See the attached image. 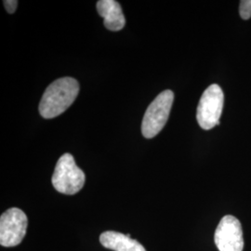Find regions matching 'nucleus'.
I'll use <instances>...</instances> for the list:
<instances>
[{
  "label": "nucleus",
  "mask_w": 251,
  "mask_h": 251,
  "mask_svg": "<svg viewBox=\"0 0 251 251\" xmlns=\"http://www.w3.org/2000/svg\"><path fill=\"white\" fill-rule=\"evenodd\" d=\"M79 92V84L73 77L59 78L45 90L39 103L41 117L50 119L59 117L71 106Z\"/></svg>",
  "instance_id": "f257e3e1"
},
{
  "label": "nucleus",
  "mask_w": 251,
  "mask_h": 251,
  "mask_svg": "<svg viewBox=\"0 0 251 251\" xmlns=\"http://www.w3.org/2000/svg\"><path fill=\"white\" fill-rule=\"evenodd\" d=\"M86 176L76 166L71 153H64L57 162L51 182L54 188L64 195H75L83 188Z\"/></svg>",
  "instance_id": "f03ea898"
},
{
  "label": "nucleus",
  "mask_w": 251,
  "mask_h": 251,
  "mask_svg": "<svg viewBox=\"0 0 251 251\" xmlns=\"http://www.w3.org/2000/svg\"><path fill=\"white\" fill-rule=\"evenodd\" d=\"M173 100L174 93L170 90L163 91L152 100L142 123V132L145 138L152 139L161 131L170 117Z\"/></svg>",
  "instance_id": "7ed1b4c3"
},
{
  "label": "nucleus",
  "mask_w": 251,
  "mask_h": 251,
  "mask_svg": "<svg viewBox=\"0 0 251 251\" xmlns=\"http://www.w3.org/2000/svg\"><path fill=\"white\" fill-rule=\"evenodd\" d=\"M225 102L224 91L217 84H212L202 94L198 103L197 119L199 126L208 130L219 125Z\"/></svg>",
  "instance_id": "20e7f679"
},
{
  "label": "nucleus",
  "mask_w": 251,
  "mask_h": 251,
  "mask_svg": "<svg viewBox=\"0 0 251 251\" xmlns=\"http://www.w3.org/2000/svg\"><path fill=\"white\" fill-rule=\"evenodd\" d=\"M25 213L17 207L9 208L0 218V244L10 248L20 245L27 230Z\"/></svg>",
  "instance_id": "39448f33"
},
{
  "label": "nucleus",
  "mask_w": 251,
  "mask_h": 251,
  "mask_svg": "<svg viewBox=\"0 0 251 251\" xmlns=\"http://www.w3.org/2000/svg\"><path fill=\"white\" fill-rule=\"evenodd\" d=\"M214 240L219 251H243L244 238L240 222L233 216H225L216 229Z\"/></svg>",
  "instance_id": "423d86ee"
},
{
  "label": "nucleus",
  "mask_w": 251,
  "mask_h": 251,
  "mask_svg": "<svg viewBox=\"0 0 251 251\" xmlns=\"http://www.w3.org/2000/svg\"><path fill=\"white\" fill-rule=\"evenodd\" d=\"M97 10L103 18V25L110 31H119L125 26V16L120 4L115 0H100Z\"/></svg>",
  "instance_id": "0eeeda50"
},
{
  "label": "nucleus",
  "mask_w": 251,
  "mask_h": 251,
  "mask_svg": "<svg viewBox=\"0 0 251 251\" xmlns=\"http://www.w3.org/2000/svg\"><path fill=\"white\" fill-rule=\"evenodd\" d=\"M100 242L108 250L114 251H146L141 243L130 237L129 234L108 231L100 236Z\"/></svg>",
  "instance_id": "6e6552de"
},
{
  "label": "nucleus",
  "mask_w": 251,
  "mask_h": 251,
  "mask_svg": "<svg viewBox=\"0 0 251 251\" xmlns=\"http://www.w3.org/2000/svg\"><path fill=\"white\" fill-rule=\"evenodd\" d=\"M239 13L241 18L249 20L251 17V0H243L240 2Z\"/></svg>",
  "instance_id": "1a4fd4ad"
},
{
  "label": "nucleus",
  "mask_w": 251,
  "mask_h": 251,
  "mask_svg": "<svg viewBox=\"0 0 251 251\" xmlns=\"http://www.w3.org/2000/svg\"><path fill=\"white\" fill-rule=\"evenodd\" d=\"M4 4V7L6 10L9 12V13H14L15 10L17 9V6H18V1L16 0H5L3 2Z\"/></svg>",
  "instance_id": "9d476101"
}]
</instances>
